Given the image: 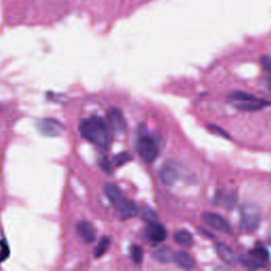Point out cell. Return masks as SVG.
<instances>
[{
    "label": "cell",
    "instance_id": "cell-1",
    "mask_svg": "<svg viewBox=\"0 0 271 271\" xmlns=\"http://www.w3.org/2000/svg\"><path fill=\"white\" fill-rule=\"evenodd\" d=\"M83 137L100 148L106 149L110 143V129L108 124L98 116H92L83 121L80 125Z\"/></svg>",
    "mask_w": 271,
    "mask_h": 271
},
{
    "label": "cell",
    "instance_id": "cell-2",
    "mask_svg": "<svg viewBox=\"0 0 271 271\" xmlns=\"http://www.w3.org/2000/svg\"><path fill=\"white\" fill-rule=\"evenodd\" d=\"M104 191H105V194L114 207V209L120 213L121 220L125 221L138 215L137 206L123 195L117 184L111 182L106 183L104 186Z\"/></svg>",
    "mask_w": 271,
    "mask_h": 271
},
{
    "label": "cell",
    "instance_id": "cell-3",
    "mask_svg": "<svg viewBox=\"0 0 271 271\" xmlns=\"http://www.w3.org/2000/svg\"><path fill=\"white\" fill-rule=\"evenodd\" d=\"M137 149L141 158L148 163H152L158 157V147L155 140L148 134H142L138 139Z\"/></svg>",
    "mask_w": 271,
    "mask_h": 271
},
{
    "label": "cell",
    "instance_id": "cell-4",
    "mask_svg": "<svg viewBox=\"0 0 271 271\" xmlns=\"http://www.w3.org/2000/svg\"><path fill=\"white\" fill-rule=\"evenodd\" d=\"M242 214V224L247 231H255L258 228L260 221H262V215H260L257 207L254 205H244L241 210Z\"/></svg>",
    "mask_w": 271,
    "mask_h": 271
},
{
    "label": "cell",
    "instance_id": "cell-5",
    "mask_svg": "<svg viewBox=\"0 0 271 271\" xmlns=\"http://www.w3.org/2000/svg\"><path fill=\"white\" fill-rule=\"evenodd\" d=\"M202 221L209 225L211 228L215 229L217 231H221L226 234H232V227L227 222L225 217L222 215L213 213V212H205L202 215Z\"/></svg>",
    "mask_w": 271,
    "mask_h": 271
},
{
    "label": "cell",
    "instance_id": "cell-6",
    "mask_svg": "<svg viewBox=\"0 0 271 271\" xmlns=\"http://www.w3.org/2000/svg\"><path fill=\"white\" fill-rule=\"evenodd\" d=\"M37 128L41 133L48 136V137H57L65 129L61 122L53 118L40 119L37 122Z\"/></svg>",
    "mask_w": 271,
    "mask_h": 271
},
{
    "label": "cell",
    "instance_id": "cell-7",
    "mask_svg": "<svg viewBox=\"0 0 271 271\" xmlns=\"http://www.w3.org/2000/svg\"><path fill=\"white\" fill-rule=\"evenodd\" d=\"M107 124L109 129L117 136H120L125 130V120L120 109L110 108L107 111Z\"/></svg>",
    "mask_w": 271,
    "mask_h": 271
},
{
    "label": "cell",
    "instance_id": "cell-8",
    "mask_svg": "<svg viewBox=\"0 0 271 271\" xmlns=\"http://www.w3.org/2000/svg\"><path fill=\"white\" fill-rule=\"evenodd\" d=\"M160 178L166 185L174 184L178 179V170L173 162H166L160 170Z\"/></svg>",
    "mask_w": 271,
    "mask_h": 271
},
{
    "label": "cell",
    "instance_id": "cell-9",
    "mask_svg": "<svg viewBox=\"0 0 271 271\" xmlns=\"http://www.w3.org/2000/svg\"><path fill=\"white\" fill-rule=\"evenodd\" d=\"M147 235L148 238L153 243H161L166 238L168 232H166L165 228L159 224L158 222L149 224L147 229Z\"/></svg>",
    "mask_w": 271,
    "mask_h": 271
},
{
    "label": "cell",
    "instance_id": "cell-10",
    "mask_svg": "<svg viewBox=\"0 0 271 271\" xmlns=\"http://www.w3.org/2000/svg\"><path fill=\"white\" fill-rule=\"evenodd\" d=\"M77 231L85 243L90 244L96 241L97 232H96L95 227H93L91 224L87 222H80L77 226Z\"/></svg>",
    "mask_w": 271,
    "mask_h": 271
},
{
    "label": "cell",
    "instance_id": "cell-11",
    "mask_svg": "<svg viewBox=\"0 0 271 271\" xmlns=\"http://www.w3.org/2000/svg\"><path fill=\"white\" fill-rule=\"evenodd\" d=\"M215 248H216L218 256H220V258L223 260V262H225L226 264L230 265V266L236 265L237 259H236V256L230 247L227 246L224 243H216Z\"/></svg>",
    "mask_w": 271,
    "mask_h": 271
},
{
    "label": "cell",
    "instance_id": "cell-12",
    "mask_svg": "<svg viewBox=\"0 0 271 271\" xmlns=\"http://www.w3.org/2000/svg\"><path fill=\"white\" fill-rule=\"evenodd\" d=\"M175 263L183 269H193L195 267V260L191 254L184 251H179L174 254Z\"/></svg>",
    "mask_w": 271,
    "mask_h": 271
},
{
    "label": "cell",
    "instance_id": "cell-13",
    "mask_svg": "<svg viewBox=\"0 0 271 271\" xmlns=\"http://www.w3.org/2000/svg\"><path fill=\"white\" fill-rule=\"evenodd\" d=\"M153 257L162 264H166V263H170L171 260L174 259V253L171 248L162 246L155 250V251L153 252Z\"/></svg>",
    "mask_w": 271,
    "mask_h": 271
},
{
    "label": "cell",
    "instance_id": "cell-14",
    "mask_svg": "<svg viewBox=\"0 0 271 271\" xmlns=\"http://www.w3.org/2000/svg\"><path fill=\"white\" fill-rule=\"evenodd\" d=\"M174 241L182 247H190L194 243L193 235L185 230L176 231L174 233Z\"/></svg>",
    "mask_w": 271,
    "mask_h": 271
},
{
    "label": "cell",
    "instance_id": "cell-15",
    "mask_svg": "<svg viewBox=\"0 0 271 271\" xmlns=\"http://www.w3.org/2000/svg\"><path fill=\"white\" fill-rule=\"evenodd\" d=\"M269 102L267 101H248V102H243L239 105H236V108L241 109V110H248V111H252V110H258L262 109L264 106L268 105Z\"/></svg>",
    "mask_w": 271,
    "mask_h": 271
},
{
    "label": "cell",
    "instance_id": "cell-16",
    "mask_svg": "<svg viewBox=\"0 0 271 271\" xmlns=\"http://www.w3.org/2000/svg\"><path fill=\"white\" fill-rule=\"evenodd\" d=\"M250 253H251V255L253 257H255L256 259L260 260V262H263V263H266L270 259L269 251L263 246H259V247L254 248L253 250H251V252H250Z\"/></svg>",
    "mask_w": 271,
    "mask_h": 271
},
{
    "label": "cell",
    "instance_id": "cell-17",
    "mask_svg": "<svg viewBox=\"0 0 271 271\" xmlns=\"http://www.w3.org/2000/svg\"><path fill=\"white\" fill-rule=\"evenodd\" d=\"M110 238L108 236H104L101 241L99 242L98 246L95 249V256L96 257H100L102 255L105 254V252L108 250L109 246H110Z\"/></svg>",
    "mask_w": 271,
    "mask_h": 271
},
{
    "label": "cell",
    "instance_id": "cell-18",
    "mask_svg": "<svg viewBox=\"0 0 271 271\" xmlns=\"http://www.w3.org/2000/svg\"><path fill=\"white\" fill-rule=\"evenodd\" d=\"M241 264L248 268V269H258V268H263L265 267V264L260 260L256 259L255 257H241Z\"/></svg>",
    "mask_w": 271,
    "mask_h": 271
},
{
    "label": "cell",
    "instance_id": "cell-19",
    "mask_svg": "<svg viewBox=\"0 0 271 271\" xmlns=\"http://www.w3.org/2000/svg\"><path fill=\"white\" fill-rule=\"evenodd\" d=\"M141 217L142 220L145 221L147 223L151 224V223H155L158 221V216L157 214L155 213V211L149 207H144L143 209L141 210Z\"/></svg>",
    "mask_w": 271,
    "mask_h": 271
},
{
    "label": "cell",
    "instance_id": "cell-20",
    "mask_svg": "<svg viewBox=\"0 0 271 271\" xmlns=\"http://www.w3.org/2000/svg\"><path fill=\"white\" fill-rule=\"evenodd\" d=\"M131 258L134 264H141L143 259V249L139 245H132L130 248Z\"/></svg>",
    "mask_w": 271,
    "mask_h": 271
},
{
    "label": "cell",
    "instance_id": "cell-21",
    "mask_svg": "<svg viewBox=\"0 0 271 271\" xmlns=\"http://www.w3.org/2000/svg\"><path fill=\"white\" fill-rule=\"evenodd\" d=\"M132 159V156L128 152H121L113 158V164L116 166H122L125 163L129 162Z\"/></svg>",
    "mask_w": 271,
    "mask_h": 271
},
{
    "label": "cell",
    "instance_id": "cell-22",
    "mask_svg": "<svg viewBox=\"0 0 271 271\" xmlns=\"http://www.w3.org/2000/svg\"><path fill=\"white\" fill-rule=\"evenodd\" d=\"M230 97L235 101H241V102H248V101L256 100V98L253 95H250V93L245 92V91H234L231 93Z\"/></svg>",
    "mask_w": 271,
    "mask_h": 271
},
{
    "label": "cell",
    "instance_id": "cell-23",
    "mask_svg": "<svg viewBox=\"0 0 271 271\" xmlns=\"http://www.w3.org/2000/svg\"><path fill=\"white\" fill-rule=\"evenodd\" d=\"M208 128H209L213 133H216V134L221 136V137H224L226 139H230V134H229L225 129L216 126V125H209Z\"/></svg>",
    "mask_w": 271,
    "mask_h": 271
},
{
    "label": "cell",
    "instance_id": "cell-24",
    "mask_svg": "<svg viewBox=\"0 0 271 271\" xmlns=\"http://www.w3.org/2000/svg\"><path fill=\"white\" fill-rule=\"evenodd\" d=\"M100 166L102 168V170L104 172H106L108 174H110L112 171V165L110 163V161L106 158V157H103L100 159Z\"/></svg>",
    "mask_w": 271,
    "mask_h": 271
},
{
    "label": "cell",
    "instance_id": "cell-25",
    "mask_svg": "<svg viewBox=\"0 0 271 271\" xmlns=\"http://www.w3.org/2000/svg\"><path fill=\"white\" fill-rule=\"evenodd\" d=\"M260 64H262L263 68L271 74V56L269 55H263L260 57Z\"/></svg>",
    "mask_w": 271,
    "mask_h": 271
},
{
    "label": "cell",
    "instance_id": "cell-26",
    "mask_svg": "<svg viewBox=\"0 0 271 271\" xmlns=\"http://www.w3.org/2000/svg\"><path fill=\"white\" fill-rule=\"evenodd\" d=\"M9 248L8 246L4 243L0 241V262H3V260H5L8 256H9Z\"/></svg>",
    "mask_w": 271,
    "mask_h": 271
},
{
    "label": "cell",
    "instance_id": "cell-27",
    "mask_svg": "<svg viewBox=\"0 0 271 271\" xmlns=\"http://www.w3.org/2000/svg\"><path fill=\"white\" fill-rule=\"evenodd\" d=\"M269 87H270V89H271V81H270V83H269Z\"/></svg>",
    "mask_w": 271,
    "mask_h": 271
},
{
    "label": "cell",
    "instance_id": "cell-28",
    "mask_svg": "<svg viewBox=\"0 0 271 271\" xmlns=\"http://www.w3.org/2000/svg\"><path fill=\"white\" fill-rule=\"evenodd\" d=\"M0 112H2V106H0Z\"/></svg>",
    "mask_w": 271,
    "mask_h": 271
}]
</instances>
